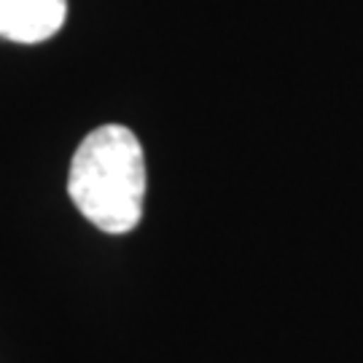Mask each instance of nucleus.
<instances>
[{
    "mask_svg": "<svg viewBox=\"0 0 363 363\" xmlns=\"http://www.w3.org/2000/svg\"><path fill=\"white\" fill-rule=\"evenodd\" d=\"M67 194L97 229L132 232L143 218L145 202V156L135 132L124 124L89 132L70 162Z\"/></svg>",
    "mask_w": 363,
    "mask_h": 363,
    "instance_id": "f257e3e1",
    "label": "nucleus"
},
{
    "mask_svg": "<svg viewBox=\"0 0 363 363\" xmlns=\"http://www.w3.org/2000/svg\"><path fill=\"white\" fill-rule=\"evenodd\" d=\"M67 0H0V38L13 43H40L60 33Z\"/></svg>",
    "mask_w": 363,
    "mask_h": 363,
    "instance_id": "f03ea898",
    "label": "nucleus"
}]
</instances>
